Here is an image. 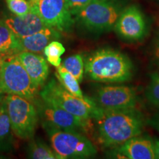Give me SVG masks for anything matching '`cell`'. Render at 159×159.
<instances>
[{"label":"cell","mask_w":159,"mask_h":159,"mask_svg":"<svg viewBox=\"0 0 159 159\" xmlns=\"http://www.w3.org/2000/svg\"><path fill=\"white\" fill-rule=\"evenodd\" d=\"M119 14V10L114 4L108 1L93 0L75 16L89 30L105 32L114 28Z\"/></svg>","instance_id":"52a82bcc"},{"label":"cell","mask_w":159,"mask_h":159,"mask_svg":"<svg viewBox=\"0 0 159 159\" xmlns=\"http://www.w3.org/2000/svg\"><path fill=\"white\" fill-rule=\"evenodd\" d=\"M157 1H158V2H159V0H157Z\"/></svg>","instance_id":"4dcf8cb0"},{"label":"cell","mask_w":159,"mask_h":159,"mask_svg":"<svg viewBox=\"0 0 159 159\" xmlns=\"http://www.w3.org/2000/svg\"><path fill=\"white\" fill-rule=\"evenodd\" d=\"M37 110L44 123V127L75 131L83 134L89 132L93 126L91 121H85L64 109L48 104L44 101L39 102Z\"/></svg>","instance_id":"9c48e42d"},{"label":"cell","mask_w":159,"mask_h":159,"mask_svg":"<svg viewBox=\"0 0 159 159\" xmlns=\"http://www.w3.org/2000/svg\"><path fill=\"white\" fill-rule=\"evenodd\" d=\"M66 49L61 42L57 41H52L48 43V45L43 49V53L47 57V61L57 67L61 64V56L65 52Z\"/></svg>","instance_id":"44dd1931"},{"label":"cell","mask_w":159,"mask_h":159,"mask_svg":"<svg viewBox=\"0 0 159 159\" xmlns=\"http://www.w3.org/2000/svg\"><path fill=\"white\" fill-rule=\"evenodd\" d=\"M101 1H108V0H101Z\"/></svg>","instance_id":"f546056e"},{"label":"cell","mask_w":159,"mask_h":159,"mask_svg":"<svg viewBox=\"0 0 159 159\" xmlns=\"http://www.w3.org/2000/svg\"><path fill=\"white\" fill-rule=\"evenodd\" d=\"M7 112L5 97L0 105V152H7L13 148V137Z\"/></svg>","instance_id":"2e32d148"},{"label":"cell","mask_w":159,"mask_h":159,"mask_svg":"<svg viewBox=\"0 0 159 159\" xmlns=\"http://www.w3.org/2000/svg\"><path fill=\"white\" fill-rule=\"evenodd\" d=\"M114 29L125 40H140L146 32V22L142 11L136 6H129L119 14Z\"/></svg>","instance_id":"8fae6325"},{"label":"cell","mask_w":159,"mask_h":159,"mask_svg":"<svg viewBox=\"0 0 159 159\" xmlns=\"http://www.w3.org/2000/svg\"><path fill=\"white\" fill-rule=\"evenodd\" d=\"M93 0H68L71 13L75 16L77 12L87 6Z\"/></svg>","instance_id":"cb8c5ba5"},{"label":"cell","mask_w":159,"mask_h":159,"mask_svg":"<svg viewBox=\"0 0 159 159\" xmlns=\"http://www.w3.org/2000/svg\"><path fill=\"white\" fill-rule=\"evenodd\" d=\"M5 99L14 134L25 140L33 138L39 121V112L35 105L31 100L16 94H7Z\"/></svg>","instance_id":"8992f818"},{"label":"cell","mask_w":159,"mask_h":159,"mask_svg":"<svg viewBox=\"0 0 159 159\" xmlns=\"http://www.w3.org/2000/svg\"><path fill=\"white\" fill-rule=\"evenodd\" d=\"M55 77L59 83L71 94L80 98H85V97L83 94L77 80L71 73H69L62 64L56 67Z\"/></svg>","instance_id":"ac0fdd59"},{"label":"cell","mask_w":159,"mask_h":159,"mask_svg":"<svg viewBox=\"0 0 159 159\" xmlns=\"http://www.w3.org/2000/svg\"><path fill=\"white\" fill-rule=\"evenodd\" d=\"M27 156L33 159H57L59 158L54 150L39 140H33L29 145ZM60 159V158H59Z\"/></svg>","instance_id":"d6986e66"},{"label":"cell","mask_w":159,"mask_h":159,"mask_svg":"<svg viewBox=\"0 0 159 159\" xmlns=\"http://www.w3.org/2000/svg\"><path fill=\"white\" fill-rule=\"evenodd\" d=\"M153 145L155 156H156V158L159 159V140L156 141V142L153 143Z\"/></svg>","instance_id":"484cf974"},{"label":"cell","mask_w":159,"mask_h":159,"mask_svg":"<svg viewBox=\"0 0 159 159\" xmlns=\"http://www.w3.org/2000/svg\"><path fill=\"white\" fill-rule=\"evenodd\" d=\"M4 92H2V91H0V105H1L3 99H4Z\"/></svg>","instance_id":"83f0119b"},{"label":"cell","mask_w":159,"mask_h":159,"mask_svg":"<svg viewBox=\"0 0 159 159\" xmlns=\"http://www.w3.org/2000/svg\"><path fill=\"white\" fill-rule=\"evenodd\" d=\"M148 123L152 128L159 132V114L154 115L148 121Z\"/></svg>","instance_id":"d4e9b609"},{"label":"cell","mask_w":159,"mask_h":159,"mask_svg":"<svg viewBox=\"0 0 159 159\" xmlns=\"http://www.w3.org/2000/svg\"><path fill=\"white\" fill-rule=\"evenodd\" d=\"M146 97L151 104L159 107V73L155 72L151 75L150 82L147 88Z\"/></svg>","instance_id":"7402d4cb"},{"label":"cell","mask_w":159,"mask_h":159,"mask_svg":"<svg viewBox=\"0 0 159 159\" xmlns=\"http://www.w3.org/2000/svg\"><path fill=\"white\" fill-rule=\"evenodd\" d=\"M116 153L117 156L127 159L156 158L153 142L139 136L128 139L119 145Z\"/></svg>","instance_id":"5bb4252c"},{"label":"cell","mask_w":159,"mask_h":159,"mask_svg":"<svg viewBox=\"0 0 159 159\" xmlns=\"http://www.w3.org/2000/svg\"><path fill=\"white\" fill-rule=\"evenodd\" d=\"M49 141L60 159L87 158L97 154V148L81 133L46 127Z\"/></svg>","instance_id":"5b68a950"},{"label":"cell","mask_w":159,"mask_h":159,"mask_svg":"<svg viewBox=\"0 0 159 159\" xmlns=\"http://www.w3.org/2000/svg\"><path fill=\"white\" fill-rule=\"evenodd\" d=\"M41 99L48 104L64 109L79 118L91 121L96 102L85 97L80 98L71 94L58 80L52 79L40 92Z\"/></svg>","instance_id":"3957f363"},{"label":"cell","mask_w":159,"mask_h":159,"mask_svg":"<svg viewBox=\"0 0 159 159\" xmlns=\"http://www.w3.org/2000/svg\"><path fill=\"white\" fill-rule=\"evenodd\" d=\"M2 91L33 101L38 90L25 67L14 55L0 59Z\"/></svg>","instance_id":"277c9868"},{"label":"cell","mask_w":159,"mask_h":159,"mask_svg":"<svg viewBox=\"0 0 159 159\" xmlns=\"http://www.w3.org/2000/svg\"><path fill=\"white\" fill-rule=\"evenodd\" d=\"M96 104L104 109L134 108L137 102L134 89L125 85H108L97 91Z\"/></svg>","instance_id":"30bf717a"},{"label":"cell","mask_w":159,"mask_h":159,"mask_svg":"<svg viewBox=\"0 0 159 159\" xmlns=\"http://www.w3.org/2000/svg\"><path fill=\"white\" fill-rule=\"evenodd\" d=\"M0 91H2V86H1V76H0Z\"/></svg>","instance_id":"f1b7e54d"},{"label":"cell","mask_w":159,"mask_h":159,"mask_svg":"<svg viewBox=\"0 0 159 159\" xmlns=\"http://www.w3.org/2000/svg\"><path fill=\"white\" fill-rule=\"evenodd\" d=\"M31 11L41 18L47 27L58 33L70 30L74 20L68 0H30Z\"/></svg>","instance_id":"ba28073f"},{"label":"cell","mask_w":159,"mask_h":159,"mask_svg":"<svg viewBox=\"0 0 159 159\" xmlns=\"http://www.w3.org/2000/svg\"><path fill=\"white\" fill-rule=\"evenodd\" d=\"M63 66L71 73L79 83L82 82L84 74V62L80 55L76 54L66 58L62 63Z\"/></svg>","instance_id":"ffe728a7"},{"label":"cell","mask_w":159,"mask_h":159,"mask_svg":"<svg viewBox=\"0 0 159 159\" xmlns=\"http://www.w3.org/2000/svg\"><path fill=\"white\" fill-rule=\"evenodd\" d=\"M19 52H21V49L19 38L3 21H0V59L14 55Z\"/></svg>","instance_id":"e0dca14e"},{"label":"cell","mask_w":159,"mask_h":159,"mask_svg":"<svg viewBox=\"0 0 159 159\" xmlns=\"http://www.w3.org/2000/svg\"><path fill=\"white\" fill-rule=\"evenodd\" d=\"M59 37V33L55 30L46 27L42 30L27 37L19 38L21 51L41 53L49 42L54 39Z\"/></svg>","instance_id":"9a60e30c"},{"label":"cell","mask_w":159,"mask_h":159,"mask_svg":"<svg viewBox=\"0 0 159 159\" xmlns=\"http://www.w3.org/2000/svg\"><path fill=\"white\" fill-rule=\"evenodd\" d=\"M3 21L17 38L27 37L47 27L41 18L32 11L22 16H11Z\"/></svg>","instance_id":"4fadbf2b"},{"label":"cell","mask_w":159,"mask_h":159,"mask_svg":"<svg viewBox=\"0 0 159 159\" xmlns=\"http://www.w3.org/2000/svg\"><path fill=\"white\" fill-rule=\"evenodd\" d=\"M85 74L91 80L102 83H123L133 75L132 63L120 52L99 49L85 61Z\"/></svg>","instance_id":"7a4b0ae2"},{"label":"cell","mask_w":159,"mask_h":159,"mask_svg":"<svg viewBox=\"0 0 159 159\" xmlns=\"http://www.w3.org/2000/svg\"><path fill=\"white\" fill-rule=\"evenodd\" d=\"M7 7L11 13L16 16H22L31 11L30 2L27 0H5Z\"/></svg>","instance_id":"603a6c76"},{"label":"cell","mask_w":159,"mask_h":159,"mask_svg":"<svg viewBox=\"0 0 159 159\" xmlns=\"http://www.w3.org/2000/svg\"><path fill=\"white\" fill-rule=\"evenodd\" d=\"M92 118L96 122L99 142L105 148L119 146L140 136L144 125L142 114L134 108L104 109L97 105Z\"/></svg>","instance_id":"6da1fadb"},{"label":"cell","mask_w":159,"mask_h":159,"mask_svg":"<svg viewBox=\"0 0 159 159\" xmlns=\"http://www.w3.org/2000/svg\"><path fill=\"white\" fill-rule=\"evenodd\" d=\"M155 55H156V59L158 60V62L159 63V41L157 43L156 49H155Z\"/></svg>","instance_id":"4316f807"},{"label":"cell","mask_w":159,"mask_h":159,"mask_svg":"<svg viewBox=\"0 0 159 159\" xmlns=\"http://www.w3.org/2000/svg\"><path fill=\"white\" fill-rule=\"evenodd\" d=\"M28 73L38 90L45 85L49 76V67L44 57L39 53L21 51L15 55Z\"/></svg>","instance_id":"7c38bea8"}]
</instances>
